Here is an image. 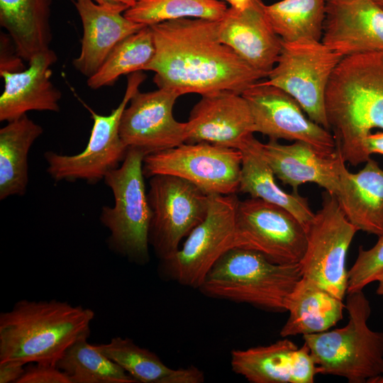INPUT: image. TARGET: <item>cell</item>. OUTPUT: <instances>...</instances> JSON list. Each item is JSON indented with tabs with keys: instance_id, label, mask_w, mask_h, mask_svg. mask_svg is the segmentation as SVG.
<instances>
[{
	"instance_id": "cell-34",
	"label": "cell",
	"mask_w": 383,
	"mask_h": 383,
	"mask_svg": "<svg viewBox=\"0 0 383 383\" xmlns=\"http://www.w3.org/2000/svg\"><path fill=\"white\" fill-rule=\"evenodd\" d=\"M17 383H71V381L56 365L30 363Z\"/></svg>"
},
{
	"instance_id": "cell-3",
	"label": "cell",
	"mask_w": 383,
	"mask_h": 383,
	"mask_svg": "<svg viewBox=\"0 0 383 383\" xmlns=\"http://www.w3.org/2000/svg\"><path fill=\"white\" fill-rule=\"evenodd\" d=\"M94 312L67 301H17L0 313V362L56 365L74 343L87 339Z\"/></svg>"
},
{
	"instance_id": "cell-35",
	"label": "cell",
	"mask_w": 383,
	"mask_h": 383,
	"mask_svg": "<svg viewBox=\"0 0 383 383\" xmlns=\"http://www.w3.org/2000/svg\"><path fill=\"white\" fill-rule=\"evenodd\" d=\"M23 60L18 55L13 41L8 33L0 34V72H15L25 67Z\"/></svg>"
},
{
	"instance_id": "cell-13",
	"label": "cell",
	"mask_w": 383,
	"mask_h": 383,
	"mask_svg": "<svg viewBox=\"0 0 383 383\" xmlns=\"http://www.w3.org/2000/svg\"><path fill=\"white\" fill-rule=\"evenodd\" d=\"M306 244L305 228L284 208L257 198L239 200L235 247L255 250L284 265L299 263Z\"/></svg>"
},
{
	"instance_id": "cell-33",
	"label": "cell",
	"mask_w": 383,
	"mask_h": 383,
	"mask_svg": "<svg viewBox=\"0 0 383 383\" xmlns=\"http://www.w3.org/2000/svg\"><path fill=\"white\" fill-rule=\"evenodd\" d=\"M383 270V235L379 236L376 244L368 250L362 246L358 249L357 257L348 272L347 294L362 291L375 281Z\"/></svg>"
},
{
	"instance_id": "cell-37",
	"label": "cell",
	"mask_w": 383,
	"mask_h": 383,
	"mask_svg": "<svg viewBox=\"0 0 383 383\" xmlns=\"http://www.w3.org/2000/svg\"><path fill=\"white\" fill-rule=\"evenodd\" d=\"M364 146L369 156L374 153L383 155V132L370 133L365 139Z\"/></svg>"
},
{
	"instance_id": "cell-27",
	"label": "cell",
	"mask_w": 383,
	"mask_h": 383,
	"mask_svg": "<svg viewBox=\"0 0 383 383\" xmlns=\"http://www.w3.org/2000/svg\"><path fill=\"white\" fill-rule=\"evenodd\" d=\"M95 346L137 382L201 383L204 381V372L196 367L170 368L155 353L128 338L116 337L108 343Z\"/></svg>"
},
{
	"instance_id": "cell-5",
	"label": "cell",
	"mask_w": 383,
	"mask_h": 383,
	"mask_svg": "<svg viewBox=\"0 0 383 383\" xmlns=\"http://www.w3.org/2000/svg\"><path fill=\"white\" fill-rule=\"evenodd\" d=\"M349 315L343 328L304 335L316 366V373L346 378L350 383H365L383 374V332L371 330L370 301L362 291L348 294Z\"/></svg>"
},
{
	"instance_id": "cell-19",
	"label": "cell",
	"mask_w": 383,
	"mask_h": 383,
	"mask_svg": "<svg viewBox=\"0 0 383 383\" xmlns=\"http://www.w3.org/2000/svg\"><path fill=\"white\" fill-rule=\"evenodd\" d=\"M264 6L261 0H255L243 10L228 8L218 22V34L223 44L267 77L279 55L282 40L268 21Z\"/></svg>"
},
{
	"instance_id": "cell-18",
	"label": "cell",
	"mask_w": 383,
	"mask_h": 383,
	"mask_svg": "<svg viewBox=\"0 0 383 383\" xmlns=\"http://www.w3.org/2000/svg\"><path fill=\"white\" fill-rule=\"evenodd\" d=\"M233 371L251 383H313L316 366L309 348L289 339L267 345L234 350Z\"/></svg>"
},
{
	"instance_id": "cell-11",
	"label": "cell",
	"mask_w": 383,
	"mask_h": 383,
	"mask_svg": "<svg viewBox=\"0 0 383 383\" xmlns=\"http://www.w3.org/2000/svg\"><path fill=\"white\" fill-rule=\"evenodd\" d=\"M149 243L163 262L179 249L184 237L206 216L210 195L190 182L169 174L150 177Z\"/></svg>"
},
{
	"instance_id": "cell-12",
	"label": "cell",
	"mask_w": 383,
	"mask_h": 383,
	"mask_svg": "<svg viewBox=\"0 0 383 383\" xmlns=\"http://www.w3.org/2000/svg\"><path fill=\"white\" fill-rule=\"evenodd\" d=\"M242 153L209 143H183L145 155V177L169 174L194 184L209 195H230L239 189Z\"/></svg>"
},
{
	"instance_id": "cell-17",
	"label": "cell",
	"mask_w": 383,
	"mask_h": 383,
	"mask_svg": "<svg viewBox=\"0 0 383 383\" xmlns=\"http://www.w3.org/2000/svg\"><path fill=\"white\" fill-rule=\"evenodd\" d=\"M321 42L343 57L383 50V9L374 0H328Z\"/></svg>"
},
{
	"instance_id": "cell-28",
	"label": "cell",
	"mask_w": 383,
	"mask_h": 383,
	"mask_svg": "<svg viewBox=\"0 0 383 383\" xmlns=\"http://www.w3.org/2000/svg\"><path fill=\"white\" fill-rule=\"evenodd\" d=\"M43 133L27 114L0 129V199L23 196L28 182V155Z\"/></svg>"
},
{
	"instance_id": "cell-14",
	"label": "cell",
	"mask_w": 383,
	"mask_h": 383,
	"mask_svg": "<svg viewBox=\"0 0 383 383\" xmlns=\"http://www.w3.org/2000/svg\"><path fill=\"white\" fill-rule=\"evenodd\" d=\"M242 95L250 106L255 132L272 140L304 142L323 157L337 154L331 131L306 116L299 104L284 90L259 81Z\"/></svg>"
},
{
	"instance_id": "cell-24",
	"label": "cell",
	"mask_w": 383,
	"mask_h": 383,
	"mask_svg": "<svg viewBox=\"0 0 383 383\" xmlns=\"http://www.w3.org/2000/svg\"><path fill=\"white\" fill-rule=\"evenodd\" d=\"M289 317L283 338L328 331L343 319L345 304L311 280L301 277L285 299Z\"/></svg>"
},
{
	"instance_id": "cell-31",
	"label": "cell",
	"mask_w": 383,
	"mask_h": 383,
	"mask_svg": "<svg viewBox=\"0 0 383 383\" xmlns=\"http://www.w3.org/2000/svg\"><path fill=\"white\" fill-rule=\"evenodd\" d=\"M71 383H135L136 380L87 339L71 345L57 362Z\"/></svg>"
},
{
	"instance_id": "cell-26",
	"label": "cell",
	"mask_w": 383,
	"mask_h": 383,
	"mask_svg": "<svg viewBox=\"0 0 383 383\" xmlns=\"http://www.w3.org/2000/svg\"><path fill=\"white\" fill-rule=\"evenodd\" d=\"M51 5L52 0H0V26L26 62L50 48Z\"/></svg>"
},
{
	"instance_id": "cell-10",
	"label": "cell",
	"mask_w": 383,
	"mask_h": 383,
	"mask_svg": "<svg viewBox=\"0 0 383 383\" xmlns=\"http://www.w3.org/2000/svg\"><path fill=\"white\" fill-rule=\"evenodd\" d=\"M236 195H210L205 218L188 235L182 247L161 262V272L183 286L199 289L217 260L235 248Z\"/></svg>"
},
{
	"instance_id": "cell-8",
	"label": "cell",
	"mask_w": 383,
	"mask_h": 383,
	"mask_svg": "<svg viewBox=\"0 0 383 383\" xmlns=\"http://www.w3.org/2000/svg\"><path fill=\"white\" fill-rule=\"evenodd\" d=\"M145 78L142 71L128 74L124 96L109 115L98 114L87 107L93 119V126L87 147L82 152L74 155L52 151L44 153L47 172L55 182L80 179L94 184L104 180L109 172L119 167L128 150L119 135L121 118Z\"/></svg>"
},
{
	"instance_id": "cell-41",
	"label": "cell",
	"mask_w": 383,
	"mask_h": 383,
	"mask_svg": "<svg viewBox=\"0 0 383 383\" xmlns=\"http://www.w3.org/2000/svg\"><path fill=\"white\" fill-rule=\"evenodd\" d=\"M367 383H383V374H377L368 379Z\"/></svg>"
},
{
	"instance_id": "cell-23",
	"label": "cell",
	"mask_w": 383,
	"mask_h": 383,
	"mask_svg": "<svg viewBox=\"0 0 383 383\" xmlns=\"http://www.w3.org/2000/svg\"><path fill=\"white\" fill-rule=\"evenodd\" d=\"M347 219L359 231L383 235V170L370 158L358 172L345 165L335 195Z\"/></svg>"
},
{
	"instance_id": "cell-39",
	"label": "cell",
	"mask_w": 383,
	"mask_h": 383,
	"mask_svg": "<svg viewBox=\"0 0 383 383\" xmlns=\"http://www.w3.org/2000/svg\"><path fill=\"white\" fill-rule=\"evenodd\" d=\"M228 2L231 8L243 10L250 6L255 0H223Z\"/></svg>"
},
{
	"instance_id": "cell-1",
	"label": "cell",
	"mask_w": 383,
	"mask_h": 383,
	"mask_svg": "<svg viewBox=\"0 0 383 383\" xmlns=\"http://www.w3.org/2000/svg\"><path fill=\"white\" fill-rule=\"evenodd\" d=\"M218 21L184 18L151 26L155 51L144 71L158 88L180 96L221 91L242 94L266 77L218 38Z\"/></svg>"
},
{
	"instance_id": "cell-22",
	"label": "cell",
	"mask_w": 383,
	"mask_h": 383,
	"mask_svg": "<svg viewBox=\"0 0 383 383\" xmlns=\"http://www.w3.org/2000/svg\"><path fill=\"white\" fill-rule=\"evenodd\" d=\"M73 3L82 21L83 33L79 54L73 59L72 65L89 78L97 72L118 43L145 26L92 0H74Z\"/></svg>"
},
{
	"instance_id": "cell-16",
	"label": "cell",
	"mask_w": 383,
	"mask_h": 383,
	"mask_svg": "<svg viewBox=\"0 0 383 383\" xmlns=\"http://www.w3.org/2000/svg\"><path fill=\"white\" fill-rule=\"evenodd\" d=\"M255 133L242 94L221 91L201 96L186 122V143H209L238 149Z\"/></svg>"
},
{
	"instance_id": "cell-6",
	"label": "cell",
	"mask_w": 383,
	"mask_h": 383,
	"mask_svg": "<svg viewBox=\"0 0 383 383\" xmlns=\"http://www.w3.org/2000/svg\"><path fill=\"white\" fill-rule=\"evenodd\" d=\"M145 156L140 150L128 148L122 165L105 176L104 183L113 193L114 204L103 206L99 216L109 231V249L138 265L150 260L151 209L143 170Z\"/></svg>"
},
{
	"instance_id": "cell-9",
	"label": "cell",
	"mask_w": 383,
	"mask_h": 383,
	"mask_svg": "<svg viewBox=\"0 0 383 383\" xmlns=\"http://www.w3.org/2000/svg\"><path fill=\"white\" fill-rule=\"evenodd\" d=\"M322 197L321 209L306 228L307 244L299 265L302 277L343 301L348 289L347 252L358 230L335 196L326 191Z\"/></svg>"
},
{
	"instance_id": "cell-29",
	"label": "cell",
	"mask_w": 383,
	"mask_h": 383,
	"mask_svg": "<svg viewBox=\"0 0 383 383\" xmlns=\"http://www.w3.org/2000/svg\"><path fill=\"white\" fill-rule=\"evenodd\" d=\"M326 4V0H282L265 5L264 11L283 41H321Z\"/></svg>"
},
{
	"instance_id": "cell-36",
	"label": "cell",
	"mask_w": 383,
	"mask_h": 383,
	"mask_svg": "<svg viewBox=\"0 0 383 383\" xmlns=\"http://www.w3.org/2000/svg\"><path fill=\"white\" fill-rule=\"evenodd\" d=\"M25 371L24 365L17 362H0V383H17Z\"/></svg>"
},
{
	"instance_id": "cell-25",
	"label": "cell",
	"mask_w": 383,
	"mask_h": 383,
	"mask_svg": "<svg viewBox=\"0 0 383 383\" xmlns=\"http://www.w3.org/2000/svg\"><path fill=\"white\" fill-rule=\"evenodd\" d=\"M260 144L252 135L239 148L242 165L238 192L284 208L306 229L315 215L308 199L296 192L289 194L277 185L274 172L262 155Z\"/></svg>"
},
{
	"instance_id": "cell-42",
	"label": "cell",
	"mask_w": 383,
	"mask_h": 383,
	"mask_svg": "<svg viewBox=\"0 0 383 383\" xmlns=\"http://www.w3.org/2000/svg\"><path fill=\"white\" fill-rule=\"evenodd\" d=\"M382 9H383V0H374Z\"/></svg>"
},
{
	"instance_id": "cell-21",
	"label": "cell",
	"mask_w": 383,
	"mask_h": 383,
	"mask_svg": "<svg viewBox=\"0 0 383 383\" xmlns=\"http://www.w3.org/2000/svg\"><path fill=\"white\" fill-rule=\"evenodd\" d=\"M260 151L272 172L284 184H289L293 192L304 183H315L335 196L338 190L340 174L345 165L339 151L332 157H323L311 145L295 141L284 145L270 140L260 143Z\"/></svg>"
},
{
	"instance_id": "cell-38",
	"label": "cell",
	"mask_w": 383,
	"mask_h": 383,
	"mask_svg": "<svg viewBox=\"0 0 383 383\" xmlns=\"http://www.w3.org/2000/svg\"><path fill=\"white\" fill-rule=\"evenodd\" d=\"M94 2L108 9L124 13L131 7L136 0H92Z\"/></svg>"
},
{
	"instance_id": "cell-43",
	"label": "cell",
	"mask_w": 383,
	"mask_h": 383,
	"mask_svg": "<svg viewBox=\"0 0 383 383\" xmlns=\"http://www.w3.org/2000/svg\"><path fill=\"white\" fill-rule=\"evenodd\" d=\"M326 1H328V0H326Z\"/></svg>"
},
{
	"instance_id": "cell-40",
	"label": "cell",
	"mask_w": 383,
	"mask_h": 383,
	"mask_svg": "<svg viewBox=\"0 0 383 383\" xmlns=\"http://www.w3.org/2000/svg\"><path fill=\"white\" fill-rule=\"evenodd\" d=\"M375 281L378 282L377 294L383 297V270L376 277Z\"/></svg>"
},
{
	"instance_id": "cell-30",
	"label": "cell",
	"mask_w": 383,
	"mask_h": 383,
	"mask_svg": "<svg viewBox=\"0 0 383 383\" xmlns=\"http://www.w3.org/2000/svg\"><path fill=\"white\" fill-rule=\"evenodd\" d=\"M155 51L152 28L145 26L115 45L97 72L87 79V86L91 89L110 87L121 75L144 71Z\"/></svg>"
},
{
	"instance_id": "cell-7",
	"label": "cell",
	"mask_w": 383,
	"mask_h": 383,
	"mask_svg": "<svg viewBox=\"0 0 383 383\" xmlns=\"http://www.w3.org/2000/svg\"><path fill=\"white\" fill-rule=\"evenodd\" d=\"M342 55L321 41L285 42L265 83L292 96L306 116L329 131L326 92L329 79Z\"/></svg>"
},
{
	"instance_id": "cell-32",
	"label": "cell",
	"mask_w": 383,
	"mask_h": 383,
	"mask_svg": "<svg viewBox=\"0 0 383 383\" xmlns=\"http://www.w3.org/2000/svg\"><path fill=\"white\" fill-rule=\"evenodd\" d=\"M227 9L226 4L218 0H136L123 15L133 22L151 26L184 18L219 21Z\"/></svg>"
},
{
	"instance_id": "cell-4",
	"label": "cell",
	"mask_w": 383,
	"mask_h": 383,
	"mask_svg": "<svg viewBox=\"0 0 383 383\" xmlns=\"http://www.w3.org/2000/svg\"><path fill=\"white\" fill-rule=\"evenodd\" d=\"M301 277L299 263H274L259 252L235 247L217 260L198 289L209 297L282 313Z\"/></svg>"
},
{
	"instance_id": "cell-2",
	"label": "cell",
	"mask_w": 383,
	"mask_h": 383,
	"mask_svg": "<svg viewBox=\"0 0 383 383\" xmlns=\"http://www.w3.org/2000/svg\"><path fill=\"white\" fill-rule=\"evenodd\" d=\"M326 112L345 162L365 163L370 158L365 138L383 129V50L343 57L327 86Z\"/></svg>"
},
{
	"instance_id": "cell-20",
	"label": "cell",
	"mask_w": 383,
	"mask_h": 383,
	"mask_svg": "<svg viewBox=\"0 0 383 383\" xmlns=\"http://www.w3.org/2000/svg\"><path fill=\"white\" fill-rule=\"evenodd\" d=\"M57 60L56 53L50 48L33 57L22 71L0 72L4 82L0 121L16 120L30 111H60L62 92L51 81V66Z\"/></svg>"
},
{
	"instance_id": "cell-15",
	"label": "cell",
	"mask_w": 383,
	"mask_h": 383,
	"mask_svg": "<svg viewBox=\"0 0 383 383\" xmlns=\"http://www.w3.org/2000/svg\"><path fill=\"white\" fill-rule=\"evenodd\" d=\"M179 96L167 88L137 91L120 121L119 135L126 146L148 155L184 143L186 122H179L173 116Z\"/></svg>"
}]
</instances>
